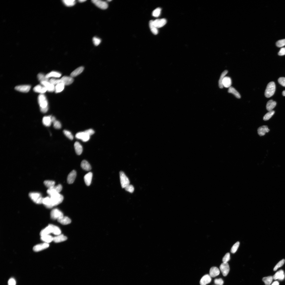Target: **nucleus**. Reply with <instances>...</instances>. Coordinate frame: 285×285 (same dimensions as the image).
Instances as JSON below:
<instances>
[{
	"label": "nucleus",
	"instance_id": "39448f33",
	"mask_svg": "<svg viewBox=\"0 0 285 285\" xmlns=\"http://www.w3.org/2000/svg\"><path fill=\"white\" fill-rule=\"evenodd\" d=\"M119 174L121 187L123 188H125L129 184V180L125 173L123 172L120 171Z\"/></svg>",
	"mask_w": 285,
	"mask_h": 285
},
{
	"label": "nucleus",
	"instance_id": "4d7b16f0",
	"mask_svg": "<svg viewBox=\"0 0 285 285\" xmlns=\"http://www.w3.org/2000/svg\"><path fill=\"white\" fill-rule=\"evenodd\" d=\"M279 83L282 86L285 87V78L281 77L278 79Z\"/></svg>",
	"mask_w": 285,
	"mask_h": 285
},
{
	"label": "nucleus",
	"instance_id": "864d4df0",
	"mask_svg": "<svg viewBox=\"0 0 285 285\" xmlns=\"http://www.w3.org/2000/svg\"><path fill=\"white\" fill-rule=\"evenodd\" d=\"M53 123V126L55 128L59 129L61 128V124L59 121L56 120Z\"/></svg>",
	"mask_w": 285,
	"mask_h": 285
},
{
	"label": "nucleus",
	"instance_id": "9b49d317",
	"mask_svg": "<svg viewBox=\"0 0 285 285\" xmlns=\"http://www.w3.org/2000/svg\"><path fill=\"white\" fill-rule=\"evenodd\" d=\"M49 246V243H45L36 245L33 248V250L35 252H38L46 249Z\"/></svg>",
	"mask_w": 285,
	"mask_h": 285
},
{
	"label": "nucleus",
	"instance_id": "de8ad7c7",
	"mask_svg": "<svg viewBox=\"0 0 285 285\" xmlns=\"http://www.w3.org/2000/svg\"><path fill=\"white\" fill-rule=\"evenodd\" d=\"M285 262V260L283 259L279 262L274 268V271H276L278 269L282 267L284 264Z\"/></svg>",
	"mask_w": 285,
	"mask_h": 285
},
{
	"label": "nucleus",
	"instance_id": "a211bd4d",
	"mask_svg": "<svg viewBox=\"0 0 285 285\" xmlns=\"http://www.w3.org/2000/svg\"><path fill=\"white\" fill-rule=\"evenodd\" d=\"M62 83L65 85H69L71 84L74 81L73 78L71 77L64 76L61 79Z\"/></svg>",
	"mask_w": 285,
	"mask_h": 285
},
{
	"label": "nucleus",
	"instance_id": "a878e982",
	"mask_svg": "<svg viewBox=\"0 0 285 285\" xmlns=\"http://www.w3.org/2000/svg\"><path fill=\"white\" fill-rule=\"evenodd\" d=\"M42 203L48 208H51L53 207L50 197H47L44 198Z\"/></svg>",
	"mask_w": 285,
	"mask_h": 285
},
{
	"label": "nucleus",
	"instance_id": "09e8293b",
	"mask_svg": "<svg viewBox=\"0 0 285 285\" xmlns=\"http://www.w3.org/2000/svg\"><path fill=\"white\" fill-rule=\"evenodd\" d=\"M49 82L54 85H57L62 83L61 79H57L52 78L50 79Z\"/></svg>",
	"mask_w": 285,
	"mask_h": 285
},
{
	"label": "nucleus",
	"instance_id": "37998d69",
	"mask_svg": "<svg viewBox=\"0 0 285 285\" xmlns=\"http://www.w3.org/2000/svg\"><path fill=\"white\" fill-rule=\"evenodd\" d=\"M239 245L240 243L239 242H237L231 248V252L233 253H235L237 251L239 246Z\"/></svg>",
	"mask_w": 285,
	"mask_h": 285
},
{
	"label": "nucleus",
	"instance_id": "5701e85b",
	"mask_svg": "<svg viewBox=\"0 0 285 285\" xmlns=\"http://www.w3.org/2000/svg\"><path fill=\"white\" fill-rule=\"evenodd\" d=\"M67 239V238L63 235L60 234L53 237V241L56 243L64 241Z\"/></svg>",
	"mask_w": 285,
	"mask_h": 285
},
{
	"label": "nucleus",
	"instance_id": "f257e3e1",
	"mask_svg": "<svg viewBox=\"0 0 285 285\" xmlns=\"http://www.w3.org/2000/svg\"><path fill=\"white\" fill-rule=\"evenodd\" d=\"M38 102L40 106L41 111L44 113H46L48 110V103L44 95L41 94L38 97Z\"/></svg>",
	"mask_w": 285,
	"mask_h": 285
},
{
	"label": "nucleus",
	"instance_id": "c03bdc74",
	"mask_svg": "<svg viewBox=\"0 0 285 285\" xmlns=\"http://www.w3.org/2000/svg\"><path fill=\"white\" fill-rule=\"evenodd\" d=\"M161 9L158 8L152 12V16L155 17H159L161 11Z\"/></svg>",
	"mask_w": 285,
	"mask_h": 285
},
{
	"label": "nucleus",
	"instance_id": "6e6d98bb",
	"mask_svg": "<svg viewBox=\"0 0 285 285\" xmlns=\"http://www.w3.org/2000/svg\"><path fill=\"white\" fill-rule=\"evenodd\" d=\"M214 283L216 285H223L224 281L222 279H216L214 280Z\"/></svg>",
	"mask_w": 285,
	"mask_h": 285
},
{
	"label": "nucleus",
	"instance_id": "2eb2a0df",
	"mask_svg": "<svg viewBox=\"0 0 285 285\" xmlns=\"http://www.w3.org/2000/svg\"><path fill=\"white\" fill-rule=\"evenodd\" d=\"M31 88V86L29 85L18 86H16L15 88V89L16 90L23 92H28L30 90Z\"/></svg>",
	"mask_w": 285,
	"mask_h": 285
},
{
	"label": "nucleus",
	"instance_id": "b1692460",
	"mask_svg": "<svg viewBox=\"0 0 285 285\" xmlns=\"http://www.w3.org/2000/svg\"><path fill=\"white\" fill-rule=\"evenodd\" d=\"M33 90L35 92L40 93L42 94L45 93L47 91L45 87L40 85L35 86Z\"/></svg>",
	"mask_w": 285,
	"mask_h": 285
},
{
	"label": "nucleus",
	"instance_id": "49530a36",
	"mask_svg": "<svg viewBox=\"0 0 285 285\" xmlns=\"http://www.w3.org/2000/svg\"><path fill=\"white\" fill-rule=\"evenodd\" d=\"M38 77L40 82L43 81H48V79L46 77V76L42 74H39L38 75Z\"/></svg>",
	"mask_w": 285,
	"mask_h": 285
},
{
	"label": "nucleus",
	"instance_id": "338daca9",
	"mask_svg": "<svg viewBox=\"0 0 285 285\" xmlns=\"http://www.w3.org/2000/svg\"><path fill=\"white\" fill-rule=\"evenodd\" d=\"M282 95H283V96H285V90H284V91H283L282 92Z\"/></svg>",
	"mask_w": 285,
	"mask_h": 285
},
{
	"label": "nucleus",
	"instance_id": "72a5a7b5",
	"mask_svg": "<svg viewBox=\"0 0 285 285\" xmlns=\"http://www.w3.org/2000/svg\"><path fill=\"white\" fill-rule=\"evenodd\" d=\"M228 72L227 70H225L223 72L221 75L220 79H219V87L221 89L223 88L224 87L222 83L223 80L224 78L225 77V75L228 73Z\"/></svg>",
	"mask_w": 285,
	"mask_h": 285
},
{
	"label": "nucleus",
	"instance_id": "aec40b11",
	"mask_svg": "<svg viewBox=\"0 0 285 285\" xmlns=\"http://www.w3.org/2000/svg\"><path fill=\"white\" fill-rule=\"evenodd\" d=\"M220 273V270L216 267L211 268L210 270L209 275L212 277H215L218 276Z\"/></svg>",
	"mask_w": 285,
	"mask_h": 285
},
{
	"label": "nucleus",
	"instance_id": "7c9ffc66",
	"mask_svg": "<svg viewBox=\"0 0 285 285\" xmlns=\"http://www.w3.org/2000/svg\"><path fill=\"white\" fill-rule=\"evenodd\" d=\"M84 69V67L82 66L77 68L72 72L71 74V77H73L77 76L82 73Z\"/></svg>",
	"mask_w": 285,
	"mask_h": 285
},
{
	"label": "nucleus",
	"instance_id": "7ed1b4c3",
	"mask_svg": "<svg viewBox=\"0 0 285 285\" xmlns=\"http://www.w3.org/2000/svg\"><path fill=\"white\" fill-rule=\"evenodd\" d=\"M50 197L53 207L61 203L64 199L63 196L60 193H57Z\"/></svg>",
	"mask_w": 285,
	"mask_h": 285
},
{
	"label": "nucleus",
	"instance_id": "79ce46f5",
	"mask_svg": "<svg viewBox=\"0 0 285 285\" xmlns=\"http://www.w3.org/2000/svg\"><path fill=\"white\" fill-rule=\"evenodd\" d=\"M275 113V112L274 111L272 110L269 111V112L266 114L264 116L263 118L264 120L265 121L269 120L272 117Z\"/></svg>",
	"mask_w": 285,
	"mask_h": 285
},
{
	"label": "nucleus",
	"instance_id": "bf43d9fd",
	"mask_svg": "<svg viewBox=\"0 0 285 285\" xmlns=\"http://www.w3.org/2000/svg\"><path fill=\"white\" fill-rule=\"evenodd\" d=\"M8 285H16V282L13 278L10 279L8 282Z\"/></svg>",
	"mask_w": 285,
	"mask_h": 285
},
{
	"label": "nucleus",
	"instance_id": "3c124183",
	"mask_svg": "<svg viewBox=\"0 0 285 285\" xmlns=\"http://www.w3.org/2000/svg\"><path fill=\"white\" fill-rule=\"evenodd\" d=\"M126 191L131 193H132L134 191L133 186L131 185H129L125 188Z\"/></svg>",
	"mask_w": 285,
	"mask_h": 285
},
{
	"label": "nucleus",
	"instance_id": "052dcab7",
	"mask_svg": "<svg viewBox=\"0 0 285 285\" xmlns=\"http://www.w3.org/2000/svg\"><path fill=\"white\" fill-rule=\"evenodd\" d=\"M85 132L90 136L93 134L94 133V130L92 129H90L85 131Z\"/></svg>",
	"mask_w": 285,
	"mask_h": 285
},
{
	"label": "nucleus",
	"instance_id": "e433bc0d",
	"mask_svg": "<svg viewBox=\"0 0 285 285\" xmlns=\"http://www.w3.org/2000/svg\"><path fill=\"white\" fill-rule=\"evenodd\" d=\"M273 279V276H271L264 277L262 280L266 285H270Z\"/></svg>",
	"mask_w": 285,
	"mask_h": 285
},
{
	"label": "nucleus",
	"instance_id": "4468645a",
	"mask_svg": "<svg viewBox=\"0 0 285 285\" xmlns=\"http://www.w3.org/2000/svg\"><path fill=\"white\" fill-rule=\"evenodd\" d=\"M273 279L283 280L285 278V274L283 270H281L277 272L273 276Z\"/></svg>",
	"mask_w": 285,
	"mask_h": 285
},
{
	"label": "nucleus",
	"instance_id": "4c0bfd02",
	"mask_svg": "<svg viewBox=\"0 0 285 285\" xmlns=\"http://www.w3.org/2000/svg\"><path fill=\"white\" fill-rule=\"evenodd\" d=\"M44 184L48 189H50L55 186V183L53 181L46 180L44 182Z\"/></svg>",
	"mask_w": 285,
	"mask_h": 285
},
{
	"label": "nucleus",
	"instance_id": "423d86ee",
	"mask_svg": "<svg viewBox=\"0 0 285 285\" xmlns=\"http://www.w3.org/2000/svg\"><path fill=\"white\" fill-rule=\"evenodd\" d=\"M51 218L54 220H57L63 216L62 212L57 209H53L50 213Z\"/></svg>",
	"mask_w": 285,
	"mask_h": 285
},
{
	"label": "nucleus",
	"instance_id": "f704fd0d",
	"mask_svg": "<svg viewBox=\"0 0 285 285\" xmlns=\"http://www.w3.org/2000/svg\"><path fill=\"white\" fill-rule=\"evenodd\" d=\"M228 92L233 94L234 95L236 98L238 99H240L241 98V96L240 94L236 89L233 87L231 86L229 88L228 90Z\"/></svg>",
	"mask_w": 285,
	"mask_h": 285
},
{
	"label": "nucleus",
	"instance_id": "13d9d810",
	"mask_svg": "<svg viewBox=\"0 0 285 285\" xmlns=\"http://www.w3.org/2000/svg\"><path fill=\"white\" fill-rule=\"evenodd\" d=\"M53 188L56 190V192L58 193H60L62 191V186L60 184L56 186H55L53 187Z\"/></svg>",
	"mask_w": 285,
	"mask_h": 285
},
{
	"label": "nucleus",
	"instance_id": "6e6552de",
	"mask_svg": "<svg viewBox=\"0 0 285 285\" xmlns=\"http://www.w3.org/2000/svg\"><path fill=\"white\" fill-rule=\"evenodd\" d=\"M92 2L98 8L103 10L107 9L108 7L107 3L100 0H92Z\"/></svg>",
	"mask_w": 285,
	"mask_h": 285
},
{
	"label": "nucleus",
	"instance_id": "ddd939ff",
	"mask_svg": "<svg viewBox=\"0 0 285 285\" xmlns=\"http://www.w3.org/2000/svg\"><path fill=\"white\" fill-rule=\"evenodd\" d=\"M76 172L75 170L72 171L69 173L67 179L68 184H71L73 183L76 178Z\"/></svg>",
	"mask_w": 285,
	"mask_h": 285
},
{
	"label": "nucleus",
	"instance_id": "ea45409f",
	"mask_svg": "<svg viewBox=\"0 0 285 285\" xmlns=\"http://www.w3.org/2000/svg\"><path fill=\"white\" fill-rule=\"evenodd\" d=\"M51 225L52 228V233L57 236L61 234V231L59 227L53 225Z\"/></svg>",
	"mask_w": 285,
	"mask_h": 285
},
{
	"label": "nucleus",
	"instance_id": "c9c22d12",
	"mask_svg": "<svg viewBox=\"0 0 285 285\" xmlns=\"http://www.w3.org/2000/svg\"><path fill=\"white\" fill-rule=\"evenodd\" d=\"M153 21L152 20L150 21L149 26L152 32L154 34L156 35L158 33V31L157 28L153 24Z\"/></svg>",
	"mask_w": 285,
	"mask_h": 285
},
{
	"label": "nucleus",
	"instance_id": "20e7f679",
	"mask_svg": "<svg viewBox=\"0 0 285 285\" xmlns=\"http://www.w3.org/2000/svg\"><path fill=\"white\" fill-rule=\"evenodd\" d=\"M29 196L32 200L36 204L43 203V199L41 194L38 193H31L29 194Z\"/></svg>",
	"mask_w": 285,
	"mask_h": 285
},
{
	"label": "nucleus",
	"instance_id": "c756f323",
	"mask_svg": "<svg viewBox=\"0 0 285 285\" xmlns=\"http://www.w3.org/2000/svg\"><path fill=\"white\" fill-rule=\"evenodd\" d=\"M82 168L86 171H89L91 170V168L90 164L85 160L82 161L81 163Z\"/></svg>",
	"mask_w": 285,
	"mask_h": 285
},
{
	"label": "nucleus",
	"instance_id": "e2e57ef3",
	"mask_svg": "<svg viewBox=\"0 0 285 285\" xmlns=\"http://www.w3.org/2000/svg\"><path fill=\"white\" fill-rule=\"evenodd\" d=\"M279 283L278 281H276L273 282L272 285H279Z\"/></svg>",
	"mask_w": 285,
	"mask_h": 285
},
{
	"label": "nucleus",
	"instance_id": "f03ea898",
	"mask_svg": "<svg viewBox=\"0 0 285 285\" xmlns=\"http://www.w3.org/2000/svg\"><path fill=\"white\" fill-rule=\"evenodd\" d=\"M276 90V85L275 83L271 82L267 85L265 92V96L267 98L273 96Z\"/></svg>",
	"mask_w": 285,
	"mask_h": 285
},
{
	"label": "nucleus",
	"instance_id": "cd10ccee",
	"mask_svg": "<svg viewBox=\"0 0 285 285\" xmlns=\"http://www.w3.org/2000/svg\"><path fill=\"white\" fill-rule=\"evenodd\" d=\"M51 116L44 117L42 120V122L44 125L47 127H49L52 123L51 119Z\"/></svg>",
	"mask_w": 285,
	"mask_h": 285
},
{
	"label": "nucleus",
	"instance_id": "473e14b6",
	"mask_svg": "<svg viewBox=\"0 0 285 285\" xmlns=\"http://www.w3.org/2000/svg\"><path fill=\"white\" fill-rule=\"evenodd\" d=\"M61 76L60 73L56 71L51 72L46 75V77L48 79L50 77H54L55 78L60 77Z\"/></svg>",
	"mask_w": 285,
	"mask_h": 285
},
{
	"label": "nucleus",
	"instance_id": "bb28decb",
	"mask_svg": "<svg viewBox=\"0 0 285 285\" xmlns=\"http://www.w3.org/2000/svg\"><path fill=\"white\" fill-rule=\"evenodd\" d=\"M57 221L61 224L64 225L68 224L71 222V220L69 218L64 216L58 219Z\"/></svg>",
	"mask_w": 285,
	"mask_h": 285
},
{
	"label": "nucleus",
	"instance_id": "393cba45",
	"mask_svg": "<svg viewBox=\"0 0 285 285\" xmlns=\"http://www.w3.org/2000/svg\"><path fill=\"white\" fill-rule=\"evenodd\" d=\"M222 83L224 87L227 88H229L232 84L231 78L229 77H225L223 80Z\"/></svg>",
	"mask_w": 285,
	"mask_h": 285
},
{
	"label": "nucleus",
	"instance_id": "0e129e2a",
	"mask_svg": "<svg viewBox=\"0 0 285 285\" xmlns=\"http://www.w3.org/2000/svg\"><path fill=\"white\" fill-rule=\"evenodd\" d=\"M51 119L52 122L53 123L56 120L55 118L53 116H52L51 117Z\"/></svg>",
	"mask_w": 285,
	"mask_h": 285
},
{
	"label": "nucleus",
	"instance_id": "0eeeda50",
	"mask_svg": "<svg viewBox=\"0 0 285 285\" xmlns=\"http://www.w3.org/2000/svg\"><path fill=\"white\" fill-rule=\"evenodd\" d=\"M75 137L76 138L81 140L84 142L88 141L90 138V136L85 131L78 133L76 134Z\"/></svg>",
	"mask_w": 285,
	"mask_h": 285
},
{
	"label": "nucleus",
	"instance_id": "c85d7f7f",
	"mask_svg": "<svg viewBox=\"0 0 285 285\" xmlns=\"http://www.w3.org/2000/svg\"><path fill=\"white\" fill-rule=\"evenodd\" d=\"M276 105V102L271 100L269 101L267 104L266 107L267 110L269 111L273 110Z\"/></svg>",
	"mask_w": 285,
	"mask_h": 285
},
{
	"label": "nucleus",
	"instance_id": "f3484780",
	"mask_svg": "<svg viewBox=\"0 0 285 285\" xmlns=\"http://www.w3.org/2000/svg\"><path fill=\"white\" fill-rule=\"evenodd\" d=\"M211 277L208 274L205 275L200 280V285H206L210 283L211 281Z\"/></svg>",
	"mask_w": 285,
	"mask_h": 285
},
{
	"label": "nucleus",
	"instance_id": "f8f14e48",
	"mask_svg": "<svg viewBox=\"0 0 285 285\" xmlns=\"http://www.w3.org/2000/svg\"><path fill=\"white\" fill-rule=\"evenodd\" d=\"M167 23V20L165 19H157L153 21V24L157 28H161Z\"/></svg>",
	"mask_w": 285,
	"mask_h": 285
},
{
	"label": "nucleus",
	"instance_id": "1a4fd4ad",
	"mask_svg": "<svg viewBox=\"0 0 285 285\" xmlns=\"http://www.w3.org/2000/svg\"><path fill=\"white\" fill-rule=\"evenodd\" d=\"M220 269L224 276H227L230 271V267L228 263H222L220 266Z\"/></svg>",
	"mask_w": 285,
	"mask_h": 285
},
{
	"label": "nucleus",
	"instance_id": "8fccbe9b",
	"mask_svg": "<svg viewBox=\"0 0 285 285\" xmlns=\"http://www.w3.org/2000/svg\"><path fill=\"white\" fill-rule=\"evenodd\" d=\"M276 46L278 47H281L285 45V39L280 40L276 43Z\"/></svg>",
	"mask_w": 285,
	"mask_h": 285
},
{
	"label": "nucleus",
	"instance_id": "9d476101",
	"mask_svg": "<svg viewBox=\"0 0 285 285\" xmlns=\"http://www.w3.org/2000/svg\"><path fill=\"white\" fill-rule=\"evenodd\" d=\"M41 84L45 87L47 91L49 92H53L55 90V85L48 81H43L40 82Z\"/></svg>",
	"mask_w": 285,
	"mask_h": 285
},
{
	"label": "nucleus",
	"instance_id": "58836bf2",
	"mask_svg": "<svg viewBox=\"0 0 285 285\" xmlns=\"http://www.w3.org/2000/svg\"><path fill=\"white\" fill-rule=\"evenodd\" d=\"M65 85L63 83H60L56 85L55 87V91L56 93H60L64 89Z\"/></svg>",
	"mask_w": 285,
	"mask_h": 285
},
{
	"label": "nucleus",
	"instance_id": "a18cd8bd",
	"mask_svg": "<svg viewBox=\"0 0 285 285\" xmlns=\"http://www.w3.org/2000/svg\"><path fill=\"white\" fill-rule=\"evenodd\" d=\"M63 132L65 135L69 138V139L72 140L74 139V136L70 131L66 130H64Z\"/></svg>",
	"mask_w": 285,
	"mask_h": 285
},
{
	"label": "nucleus",
	"instance_id": "603ef678",
	"mask_svg": "<svg viewBox=\"0 0 285 285\" xmlns=\"http://www.w3.org/2000/svg\"><path fill=\"white\" fill-rule=\"evenodd\" d=\"M230 255L229 253H226L223 257L222 261L224 263H228V262L230 260Z\"/></svg>",
	"mask_w": 285,
	"mask_h": 285
},
{
	"label": "nucleus",
	"instance_id": "680f3d73",
	"mask_svg": "<svg viewBox=\"0 0 285 285\" xmlns=\"http://www.w3.org/2000/svg\"><path fill=\"white\" fill-rule=\"evenodd\" d=\"M278 55L280 56H282L285 55V48H282L280 50L278 53Z\"/></svg>",
	"mask_w": 285,
	"mask_h": 285
},
{
	"label": "nucleus",
	"instance_id": "4be33fe9",
	"mask_svg": "<svg viewBox=\"0 0 285 285\" xmlns=\"http://www.w3.org/2000/svg\"><path fill=\"white\" fill-rule=\"evenodd\" d=\"M74 147L76 154L78 155H81L83 151V148L81 144L76 142L74 144Z\"/></svg>",
	"mask_w": 285,
	"mask_h": 285
},
{
	"label": "nucleus",
	"instance_id": "5fc2aeb1",
	"mask_svg": "<svg viewBox=\"0 0 285 285\" xmlns=\"http://www.w3.org/2000/svg\"><path fill=\"white\" fill-rule=\"evenodd\" d=\"M93 41L94 45L96 46L99 45L101 42L100 39L95 37L93 38Z\"/></svg>",
	"mask_w": 285,
	"mask_h": 285
},
{
	"label": "nucleus",
	"instance_id": "dca6fc26",
	"mask_svg": "<svg viewBox=\"0 0 285 285\" xmlns=\"http://www.w3.org/2000/svg\"><path fill=\"white\" fill-rule=\"evenodd\" d=\"M52 228L51 225L49 224L41 231L40 235L41 236L48 235L51 233H52Z\"/></svg>",
	"mask_w": 285,
	"mask_h": 285
},
{
	"label": "nucleus",
	"instance_id": "774afa93",
	"mask_svg": "<svg viewBox=\"0 0 285 285\" xmlns=\"http://www.w3.org/2000/svg\"><path fill=\"white\" fill-rule=\"evenodd\" d=\"M112 1H111V0H108V1H107L108 2H111Z\"/></svg>",
	"mask_w": 285,
	"mask_h": 285
},
{
	"label": "nucleus",
	"instance_id": "412c9836",
	"mask_svg": "<svg viewBox=\"0 0 285 285\" xmlns=\"http://www.w3.org/2000/svg\"><path fill=\"white\" fill-rule=\"evenodd\" d=\"M92 178V173L90 172L86 174L84 177V180L86 185L89 186L91 183Z\"/></svg>",
	"mask_w": 285,
	"mask_h": 285
},
{
	"label": "nucleus",
	"instance_id": "69168bd1",
	"mask_svg": "<svg viewBox=\"0 0 285 285\" xmlns=\"http://www.w3.org/2000/svg\"><path fill=\"white\" fill-rule=\"evenodd\" d=\"M86 1V0H79V1H78V2H79L81 3L84 2H85Z\"/></svg>",
	"mask_w": 285,
	"mask_h": 285
},
{
	"label": "nucleus",
	"instance_id": "2f4dec72",
	"mask_svg": "<svg viewBox=\"0 0 285 285\" xmlns=\"http://www.w3.org/2000/svg\"><path fill=\"white\" fill-rule=\"evenodd\" d=\"M41 239L45 243H49L53 241V237L48 235L41 236Z\"/></svg>",
	"mask_w": 285,
	"mask_h": 285
},
{
	"label": "nucleus",
	"instance_id": "6ab92c4d",
	"mask_svg": "<svg viewBox=\"0 0 285 285\" xmlns=\"http://www.w3.org/2000/svg\"><path fill=\"white\" fill-rule=\"evenodd\" d=\"M269 130L267 126H264L260 127L258 129V133L261 136H264L265 134L269 132Z\"/></svg>",
	"mask_w": 285,
	"mask_h": 285
},
{
	"label": "nucleus",
	"instance_id": "a19ab883",
	"mask_svg": "<svg viewBox=\"0 0 285 285\" xmlns=\"http://www.w3.org/2000/svg\"><path fill=\"white\" fill-rule=\"evenodd\" d=\"M63 2L64 4L68 7L74 6L76 3L75 0H64Z\"/></svg>",
	"mask_w": 285,
	"mask_h": 285
}]
</instances>
